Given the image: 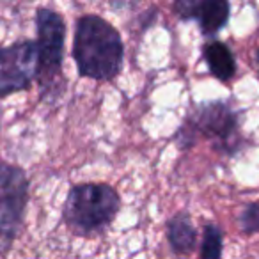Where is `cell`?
I'll use <instances>...</instances> for the list:
<instances>
[{
    "label": "cell",
    "instance_id": "6da1fadb",
    "mask_svg": "<svg viewBox=\"0 0 259 259\" xmlns=\"http://www.w3.org/2000/svg\"><path fill=\"white\" fill-rule=\"evenodd\" d=\"M124 47L119 32L96 15L76 20L73 37V59L80 76L93 80H112L122 68Z\"/></svg>",
    "mask_w": 259,
    "mask_h": 259
},
{
    "label": "cell",
    "instance_id": "7a4b0ae2",
    "mask_svg": "<svg viewBox=\"0 0 259 259\" xmlns=\"http://www.w3.org/2000/svg\"><path fill=\"white\" fill-rule=\"evenodd\" d=\"M119 206V195L110 185H75L64 202L62 219L78 236H91L103 231L115 219Z\"/></svg>",
    "mask_w": 259,
    "mask_h": 259
},
{
    "label": "cell",
    "instance_id": "3957f363",
    "mask_svg": "<svg viewBox=\"0 0 259 259\" xmlns=\"http://www.w3.org/2000/svg\"><path fill=\"white\" fill-rule=\"evenodd\" d=\"M37 30V75L43 100H55L64 89L62 61H64L66 23L59 13L39 8L36 13Z\"/></svg>",
    "mask_w": 259,
    "mask_h": 259
},
{
    "label": "cell",
    "instance_id": "277c9868",
    "mask_svg": "<svg viewBox=\"0 0 259 259\" xmlns=\"http://www.w3.org/2000/svg\"><path fill=\"white\" fill-rule=\"evenodd\" d=\"M29 178L13 163H0V254L9 252L25 219Z\"/></svg>",
    "mask_w": 259,
    "mask_h": 259
},
{
    "label": "cell",
    "instance_id": "5b68a950",
    "mask_svg": "<svg viewBox=\"0 0 259 259\" xmlns=\"http://www.w3.org/2000/svg\"><path fill=\"white\" fill-rule=\"evenodd\" d=\"M238 132V115L231 108L229 103L213 101L204 103L197 108L192 115H188V121L181 126L176 134V142L181 148H188L194 144L195 134H202L204 137L219 141L222 146H227V151L234 153V137Z\"/></svg>",
    "mask_w": 259,
    "mask_h": 259
},
{
    "label": "cell",
    "instance_id": "8992f818",
    "mask_svg": "<svg viewBox=\"0 0 259 259\" xmlns=\"http://www.w3.org/2000/svg\"><path fill=\"white\" fill-rule=\"evenodd\" d=\"M37 75V45L32 39L0 47V98L30 87Z\"/></svg>",
    "mask_w": 259,
    "mask_h": 259
},
{
    "label": "cell",
    "instance_id": "52a82bcc",
    "mask_svg": "<svg viewBox=\"0 0 259 259\" xmlns=\"http://www.w3.org/2000/svg\"><path fill=\"white\" fill-rule=\"evenodd\" d=\"M174 11L183 20H195L202 34L213 36L227 23L231 6L224 0H180Z\"/></svg>",
    "mask_w": 259,
    "mask_h": 259
},
{
    "label": "cell",
    "instance_id": "ba28073f",
    "mask_svg": "<svg viewBox=\"0 0 259 259\" xmlns=\"http://www.w3.org/2000/svg\"><path fill=\"white\" fill-rule=\"evenodd\" d=\"M208 69L215 78L227 82L236 73V59H234L231 48L222 41H211L202 50Z\"/></svg>",
    "mask_w": 259,
    "mask_h": 259
},
{
    "label": "cell",
    "instance_id": "9c48e42d",
    "mask_svg": "<svg viewBox=\"0 0 259 259\" xmlns=\"http://www.w3.org/2000/svg\"><path fill=\"white\" fill-rule=\"evenodd\" d=\"M170 247L178 254H188L195 247V227L188 213H180L172 217L167 226Z\"/></svg>",
    "mask_w": 259,
    "mask_h": 259
},
{
    "label": "cell",
    "instance_id": "30bf717a",
    "mask_svg": "<svg viewBox=\"0 0 259 259\" xmlns=\"http://www.w3.org/2000/svg\"><path fill=\"white\" fill-rule=\"evenodd\" d=\"M201 259H222V229L213 224L204 227Z\"/></svg>",
    "mask_w": 259,
    "mask_h": 259
},
{
    "label": "cell",
    "instance_id": "8fae6325",
    "mask_svg": "<svg viewBox=\"0 0 259 259\" xmlns=\"http://www.w3.org/2000/svg\"><path fill=\"white\" fill-rule=\"evenodd\" d=\"M240 226L245 233L252 234L259 231V204L257 202H252L247 208L241 211L240 215Z\"/></svg>",
    "mask_w": 259,
    "mask_h": 259
}]
</instances>
